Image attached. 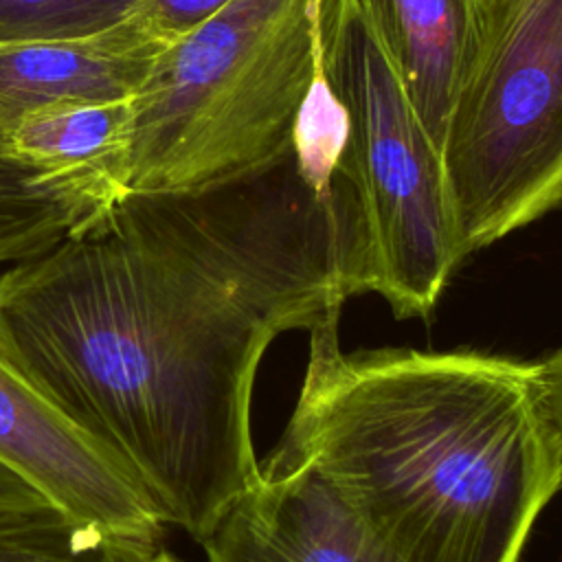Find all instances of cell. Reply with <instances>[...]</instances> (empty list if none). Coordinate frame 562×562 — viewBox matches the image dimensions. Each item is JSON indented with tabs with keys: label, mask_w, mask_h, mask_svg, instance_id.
Returning <instances> with one entry per match:
<instances>
[{
	"label": "cell",
	"mask_w": 562,
	"mask_h": 562,
	"mask_svg": "<svg viewBox=\"0 0 562 562\" xmlns=\"http://www.w3.org/2000/svg\"><path fill=\"white\" fill-rule=\"evenodd\" d=\"M364 292L345 123L318 83L270 162L127 195L2 268L0 360L202 542L259 481L250 400L266 347Z\"/></svg>",
	"instance_id": "cell-1"
},
{
	"label": "cell",
	"mask_w": 562,
	"mask_h": 562,
	"mask_svg": "<svg viewBox=\"0 0 562 562\" xmlns=\"http://www.w3.org/2000/svg\"><path fill=\"white\" fill-rule=\"evenodd\" d=\"M338 318L310 329L274 454L310 463L393 562H518L562 487L540 364L479 351L342 353Z\"/></svg>",
	"instance_id": "cell-2"
},
{
	"label": "cell",
	"mask_w": 562,
	"mask_h": 562,
	"mask_svg": "<svg viewBox=\"0 0 562 562\" xmlns=\"http://www.w3.org/2000/svg\"><path fill=\"white\" fill-rule=\"evenodd\" d=\"M318 0H231L165 46L132 97L130 195L244 176L294 140L321 81Z\"/></svg>",
	"instance_id": "cell-3"
},
{
	"label": "cell",
	"mask_w": 562,
	"mask_h": 562,
	"mask_svg": "<svg viewBox=\"0 0 562 562\" xmlns=\"http://www.w3.org/2000/svg\"><path fill=\"white\" fill-rule=\"evenodd\" d=\"M439 156L463 259L562 206V0H481Z\"/></svg>",
	"instance_id": "cell-4"
},
{
	"label": "cell",
	"mask_w": 562,
	"mask_h": 562,
	"mask_svg": "<svg viewBox=\"0 0 562 562\" xmlns=\"http://www.w3.org/2000/svg\"><path fill=\"white\" fill-rule=\"evenodd\" d=\"M318 66L345 123L371 292L397 318L428 316L463 261L441 156L358 0H318Z\"/></svg>",
	"instance_id": "cell-5"
},
{
	"label": "cell",
	"mask_w": 562,
	"mask_h": 562,
	"mask_svg": "<svg viewBox=\"0 0 562 562\" xmlns=\"http://www.w3.org/2000/svg\"><path fill=\"white\" fill-rule=\"evenodd\" d=\"M0 463L44 494L92 555L138 562L162 549L167 525L140 487L2 360Z\"/></svg>",
	"instance_id": "cell-6"
},
{
	"label": "cell",
	"mask_w": 562,
	"mask_h": 562,
	"mask_svg": "<svg viewBox=\"0 0 562 562\" xmlns=\"http://www.w3.org/2000/svg\"><path fill=\"white\" fill-rule=\"evenodd\" d=\"M200 544L206 562H393L310 463L274 452Z\"/></svg>",
	"instance_id": "cell-7"
},
{
	"label": "cell",
	"mask_w": 562,
	"mask_h": 562,
	"mask_svg": "<svg viewBox=\"0 0 562 562\" xmlns=\"http://www.w3.org/2000/svg\"><path fill=\"white\" fill-rule=\"evenodd\" d=\"M162 48L136 15L86 40L0 44V149L31 112L79 101L132 99Z\"/></svg>",
	"instance_id": "cell-8"
},
{
	"label": "cell",
	"mask_w": 562,
	"mask_h": 562,
	"mask_svg": "<svg viewBox=\"0 0 562 562\" xmlns=\"http://www.w3.org/2000/svg\"><path fill=\"white\" fill-rule=\"evenodd\" d=\"M132 121V99L53 105L20 119L0 151L99 215L130 195Z\"/></svg>",
	"instance_id": "cell-9"
},
{
	"label": "cell",
	"mask_w": 562,
	"mask_h": 562,
	"mask_svg": "<svg viewBox=\"0 0 562 562\" xmlns=\"http://www.w3.org/2000/svg\"><path fill=\"white\" fill-rule=\"evenodd\" d=\"M422 125L441 149L472 59L481 0H358Z\"/></svg>",
	"instance_id": "cell-10"
},
{
	"label": "cell",
	"mask_w": 562,
	"mask_h": 562,
	"mask_svg": "<svg viewBox=\"0 0 562 562\" xmlns=\"http://www.w3.org/2000/svg\"><path fill=\"white\" fill-rule=\"evenodd\" d=\"M145 0H0V44L70 42L130 22Z\"/></svg>",
	"instance_id": "cell-11"
},
{
	"label": "cell",
	"mask_w": 562,
	"mask_h": 562,
	"mask_svg": "<svg viewBox=\"0 0 562 562\" xmlns=\"http://www.w3.org/2000/svg\"><path fill=\"white\" fill-rule=\"evenodd\" d=\"M0 542H50L83 549L59 509L4 463H0Z\"/></svg>",
	"instance_id": "cell-12"
},
{
	"label": "cell",
	"mask_w": 562,
	"mask_h": 562,
	"mask_svg": "<svg viewBox=\"0 0 562 562\" xmlns=\"http://www.w3.org/2000/svg\"><path fill=\"white\" fill-rule=\"evenodd\" d=\"M231 0H145L136 18L165 46L173 44Z\"/></svg>",
	"instance_id": "cell-13"
},
{
	"label": "cell",
	"mask_w": 562,
	"mask_h": 562,
	"mask_svg": "<svg viewBox=\"0 0 562 562\" xmlns=\"http://www.w3.org/2000/svg\"><path fill=\"white\" fill-rule=\"evenodd\" d=\"M0 562H105L75 544L0 542Z\"/></svg>",
	"instance_id": "cell-14"
},
{
	"label": "cell",
	"mask_w": 562,
	"mask_h": 562,
	"mask_svg": "<svg viewBox=\"0 0 562 562\" xmlns=\"http://www.w3.org/2000/svg\"><path fill=\"white\" fill-rule=\"evenodd\" d=\"M540 364V382L549 413L562 437V347L544 358Z\"/></svg>",
	"instance_id": "cell-15"
},
{
	"label": "cell",
	"mask_w": 562,
	"mask_h": 562,
	"mask_svg": "<svg viewBox=\"0 0 562 562\" xmlns=\"http://www.w3.org/2000/svg\"><path fill=\"white\" fill-rule=\"evenodd\" d=\"M138 562H182V560L176 558V555H171V553L165 551V549H158L156 553H151V555H147V558H143V560H138Z\"/></svg>",
	"instance_id": "cell-16"
}]
</instances>
